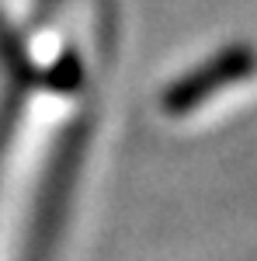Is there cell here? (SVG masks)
Here are the masks:
<instances>
[{
  "instance_id": "obj_1",
  "label": "cell",
  "mask_w": 257,
  "mask_h": 261,
  "mask_svg": "<svg viewBox=\"0 0 257 261\" xmlns=\"http://www.w3.org/2000/svg\"><path fill=\"white\" fill-rule=\"evenodd\" d=\"M254 66V60L250 56H243V53H233V56H222V60H216L212 66H205V70H198L195 77H188L184 84H178L167 98H163V105H167V112L170 115H184V112H195L202 101L209 98V94H216L219 87H226V84L240 81L247 70Z\"/></svg>"
}]
</instances>
